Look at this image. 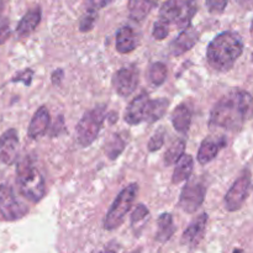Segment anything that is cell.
<instances>
[{
  "label": "cell",
  "instance_id": "1",
  "mask_svg": "<svg viewBox=\"0 0 253 253\" xmlns=\"http://www.w3.org/2000/svg\"><path fill=\"white\" fill-rule=\"evenodd\" d=\"M253 118V96L236 89L222 96L210 114L209 126L226 131H239Z\"/></svg>",
  "mask_w": 253,
  "mask_h": 253
},
{
  "label": "cell",
  "instance_id": "2",
  "mask_svg": "<svg viewBox=\"0 0 253 253\" xmlns=\"http://www.w3.org/2000/svg\"><path fill=\"white\" fill-rule=\"evenodd\" d=\"M244 52V41L236 32L225 31L217 35L207 51L208 63L217 72H227L234 67Z\"/></svg>",
  "mask_w": 253,
  "mask_h": 253
},
{
  "label": "cell",
  "instance_id": "3",
  "mask_svg": "<svg viewBox=\"0 0 253 253\" xmlns=\"http://www.w3.org/2000/svg\"><path fill=\"white\" fill-rule=\"evenodd\" d=\"M17 184L20 193L31 203H39L46 194L44 179L29 158L17 165Z\"/></svg>",
  "mask_w": 253,
  "mask_h": 253
},
{
  "label": "cell",
  "instance_id": "4",
  "mask_svg": "<svg viewBox=\"0 0 253 253\" xmlns=\"http://www.w3.org/2000/svg\"><path fill=\"white\" fill-rule=\"evenodd\" d=\"M106 109L104 105L95 106L91 110H88L79 123L77 124L76 136L77 142L83 147L90 146L98 137L99 132L104 125V121L106 119Z\"/></svg>",
  "mask_w": 253,
  "mask_h": 253
},
{
  "label": "cell",
  "instance_id": "5",
  "mask_svg": "<svg viewBox=\"0 0 253 253\" xmlns=\"http://www.w3.org/2000/svg\"><path fill=\"white\" fill-rule=\"evenodd\" d=\"M197 0H167L160 10V20L168 25L190 26L193 16L197 12Z\"/></svg>",
  "mask_w": 253,
  "mask_h": 253
},
{
  "label": "cell",
  "instance_id": "6",
  "mask_svg": "<svg viewBox=\"0 0 253 253\" xmlns=\"http://www.w3.org/2000/svg\"><path fill=\"white\" fill-rule=\"evenodd\" d=\"M138 192L137 184H130L128 187L124 188L119 195L116 197L115 202L111 205L110 210L108 211L104 221V227L106 230H115L120 226L125 220V216L132 208L135 198Z\"/></svg>",
  "mask_w": 253,
  "mask_h": 253
},
{
  "label": "cell",
  "instance_id": "7",
  "mask_svg": "<svg viewBox=\"0 0 253 253\" xmlns=\"http://www.w3.org/2000/svg\"><path fill=\"white\" fill-rule=\"evenodd\" d=\"M27 211H29L27 207L17 199L10 185H0V215L2 219L14 221L24 217Z\"/></svg>",
  "mask_w": 253,
  "mask_h": 253
},
{
  "label": "cell",
  "instance_id": "8",
  "mask_svg": "<svg viewBox=\"0 0 253 253\" xmlns=\"http://www.w3.org/2000/svg\"><path fill=\"white\" fill-rule=\"evenodd\" d=\"M250 188H251V172L246 169L237 178L236 182L225 195L224 202L227 211H237L241 209L250 194Z\"/></svg>",
  "mask_w": 253,
  "mask_h": 253
},
{
  "label": "cell",
  "instance_id": "9",
  "mask_svg": "<svg viewBox=\"0 0 253 253\" xmlns=\"http://www.w3.org/2000/svg\"><path fill=\"white\" fill-rule=\"evenodd\" d=\"M207 194V187L199 180H192L185 184L180 193L179 207L183 211L188 214H194L205 199Z\"/></svg>",
  "mask_w": 253,
  "mask_h": 253
},
{
  "label": "cell",
  "instance_id": "10",
  "mask_svg": "<svg viewBox=\"0 0 253 253\" xmlns=\"http://www.w3.org/2000/svg\"><path fill=\"white\" fill-rule=\"evenodd\" d=\"M113 85L121 96H128L138 85V72L136 68H121L114 74Z\"/></svg>",
  "mask_w": 253,
  "mask_h": 253
},
{
  "label": "cell",
  "instance_id": "11",
  "mask_svg": "<svg viewBox=\"0 0 253 253\" xmlns=\"http://www.w3.org/2000/svg\"><path fill=\"white\" fill-rule=\"evenodd\" d=\"M19 135L15 128L5 131L0 136V161L7 166L16 162L19 157Z\"/></svg>",
  "mask_w": 253,
  "mask_h": 253
},
{
  "label": "cell",
  "instance_id": "12",
  "mask_svg": "<svg viewBox=\"0 0 253 253\" xmlns=\"http://www.w3.org/2000/svg\"><path fill=\"white\" fill-rule=\"evenodd\" d=\"M150 95L146 91L138 94L125 111V121L130 125H138L147 119L148 105H150Z\"/></svg>",
  "mask_w": 253,
  "mask_h": 253
},
{
  "label": "cell",
  "instance_id": "13",
  "mask_svg": "<svg viewBox=\"0 0 253 253\" xmlns=\"http://www.w3.org/2000/svg\"><path fill=\"white\" fill-rule=\"evenodd\" d=\"M208 224V214H202L198 219H195L192 224L189 225L187 230L183 232L182 236V244L184 246L193 247L198 246L199 242L202 241V239L204 237L205 229H207Z\"/></svg>",
  "mask_w": 253,
  "mask_h": 253
},
{
  "label": "cell",
  "instance_id": "14",
  "mask_svg": "<svg viewBox=\"0 0 253 253\" xmlns=\"http://www.w3.org/2000/svg\"><path fill=\"white\" fill-rule=\"evenodd\" d=\"M199 40V34L192 26H188L178 35L177 39L170 43V51L174 56H182L185 52L190 51Z\"/></svg>",
  "mask_w": 253,
  "mask_h": 253
},
{
  "label": "cell",
  "instance_id": "15",
  "mask_svg": "<svg viewBox=\"0 0 253 253\" xmlns=\"http://www.w3.org/2000/svg\"><path fill=\"white\" fill-rule=\"evenodd\" d=\"M225 145H226V141L224 138H205L198 151V162L200 165L210 163L212 160H215V157L219 155L220 150L225 147Z\"/></svg>",
  "mask_w": 253,
  "mask_h": 253
},
{
  "label": "cell",
  "instance_id": "16",
  "mask_svg": "<svg viewBox=\"0 0 253 253\" xmlns=\"http://www.w3.org/2000/svg\"><path fill=\"white\" fill-rule=\"evenodd\" d=\"M49 123H51V116H49V111L47 110L46 106L39 108V110L32 116L31 123L29 125V130H27L29 137L35 140V138L44 135L48 130Z\"/></svg>",
  "mask_w": 253,
  "mask_h": 253
},
{
  "label": "cell",
  "instance_id": "17",
  "mask_svg": "<svg viewBox=\"0 0 253 253\" xmlns=\"http://www.w3.org/2000/svg\"><path fill=\"white\" fill-rule=\"evenodd\" d=\"M138 46V37L130 26H123L116 32V49L119 53H130Z\"/></svg>",
  "mask_w": 253,
  "mask_h": 253
},
{
  "label": "cell",
  "instance_id": "18",
  "mask_svg": "<svg viewBox=\"0 0 253 253\" xmlns=\"http://www.w3.org/2000/svg\"><path fill=\"white\" fill-rule=\"evenodd\" d=\"M40 21H41V7L36 6L34 9L29 10L24 15V17L20 20L19 24H17V36L24 39V37H27L29 35H31L36 30V27L39 26Z\"/></svg>",
  "mask_w": 253,
  "mask_h": 253
},
{
  "label": "cell",
  "instance_id": "19",
  "mask_svg": "<svg viewBox=\"0 0 253 253\" xmlns=\"http://www.w3.org/2000/svg\"><path fill=\"white\" fill-rule=\"evenodd\" d=\"M192 109L187 104H180L172 113L173 127L180 133H187L192 124Z\"/></svg>",
  "mask_w": 253,
  "mask_h": 253
},
{
  "label": "cell",
  "instance_id": "20",
  "mask_svg": "<svg viewBox=\"0 0 253 253\" xmlns=\"http://www.w3.org/2000/svg\"><path fill=\"white\" fill-rule=\"evenodd\" d=\"M128 14L133 21H142L155 7L153 0H128Z\"/></svg>",
  "mask_w": 253,
  "mask_h": 253
},
{
  "label": "cell",
  "instance_id": "21",
  "mask_svg": "<svg viewBox=\"0 0 253 253\" xmlns=\"http://www.w3.org/2000/svg\"><path fill=\"white\" fill-rule=\"evenodd\" d=\"M193 167H194V161L190 155H184L178 163L175 165L174 172L172 175V183L173 184H179V183L184 182L190 177L193 172Z\"/></svg>",
  "mask_w": 253,
  "mask_h": 253
},
{
  "label": "cell",
  "instance_id": "22",
  "mask_svg": "<svg viewBox=\"0 0 253 253\" xmlns=\"http://www.w3.org/2000/svg\"><path fill=\"white\" fill-rule=\"evenodd\" d=\"M158 229L156 232V240L161 244H165V242L169 241L170 237L174 235L175 232V226L174 222H173V217L170 214H162L158 217Z\"/></svg>",
  "mask_w": 253,
  "mask_h": 253
},
{
  "label": "cell",
  "instance_id": "23",
  "mask_svg": "<svg viewBox=\"0 0 253 253\" xmlns=\"http://www.w3.org/2000/svg\"><path fill=\"white\" fill-rule=\"evenodd\" d=\"M168 106H169V101L166 98L156 99V100H152V99H151L150 105H148V113L146 121L150 124H153L157 120H160V119H162L163 116H165L166 111H167Z\"/></svg>",
  "mask_w": 253,
  "mask_h": 253
},
{
  "label": "cell",
  "instance_id": "24",
  "mask_svg": "<svg viewBox=\"0 0 253 253\" xmlns=\"http://www.w3.org/2000/svg\"><path fill=\"white\" fill-rule=\"evenodd\" d=\"M125 141L123 140L120 135L118 133H114L108 141H106L105 146H104V151H105V155L108 156L110 160H116L119 156L123 153V151L125 150Z\"/></svg>",
  "mask_w": 253,
  "mask_h": 253
},
{
  "label": "cell",
  "instance_id": "25",
  "mask_svg": "<svg viewBox=\"0 0 253 253\" xmlns=\"http://www.w3.org/2000/svg\"><path fill=\"white\" fill-rule=\"evenodd\" d=\"M185 150V142L184 140H175L169 148L167 150L165 155V165L166 166H173L177 165L178 161L184 156Z\"/></svg>",
  "mask_w": 253,
  "mask_h": 253
},
{
  "label": "cell",
  "instance_id": "26",
  "mask_svg": "<svg viewBox=\"0 0 253 253\" xmlns=\"http://www.w3.org/2000/svg\"><path fill=\"white\" fill-rule=\"evenodd\" d=\"M168 76V69L166 67L165 63L162 62H156L152 66L150 67V71H148V77H150V81L153 85L160 86L167 81Z\"/></svg>",
  "mask_w": 253,
  "mask_h": 253
},
{
  "label": "cell",
  "instance_id": "27",
  "mask_svg": "<svg viewBox=\"0 0 253 253\" xmlns=\"http://www.w3.org/2000/svg\"><path fill=\"white\" fill-rule=\"evenodd\" d=\"M96 17H98V15H96V10L89 9V11L82 17L81 22H79V30H81L82 32L90 31V30L94 27V25H95Z\"/></svg>",
  "mask_w": 253,
  "mask_h": 253
},
{
  "label": "cell",
  "instance_id": "28",
  "mask_svg": "<svg viewBox=\"0 0 253 253\" xmlns=\"http://www.w3.org/2000/svg\"><path fill=\"white\" fill-rule=\"evenodd\" d=\"M163 143H165V131L160 130L150 138V141H148V151H150V152H156V151L162 148Z\"/></svg>",
  "mask_w": 253,
  "mask_h": 253
},
{
  "label": "cell",
  "instance_id": "29",
  "mask_svg": "<svg viewBox=\"0 0 253 253\" xmlns=\"http://www.w3.org/2000/svg\"><path fill=\"white\" fill-rule=\"evenodd\" d=\"M148 214H150V211H148L147 207H145L143 204H138L137 207H136V209L133 210L132 215H131V224H132V226H136V225L140 224L141 221L146 220Z\"/></svg>",
  "mask_w": 253,
  "mask_h": 253
},
{
  "label": "cell",
  "instance_id": "30",
  "mask_svg": "<svg viewBox=\"0 0 253 253\" xmlns=\"http://www.w3.org/2000/svg\"><path fill=\"white\" fill-rule=\"evenodd\" d=\"M168 34H169V25L161 21V20L155 22L152 30V36L156 40H165L168 36Z\"/></svg>",
  "mask_w": 253,
  "mask_h": 253
},
{
  "label": "cell",
  "instance_id": "31",
  "mask_svg": "<svg viewBox=\"0 0 253 253\" xmlns=\"http://www.w3.org/2000/svg\"><path fill=\"white\" fill-rule=\"evenodd\" d=\"M208 10L211 14H221L227 6V0H205Z\"/></svg>",
  "mask_w": 253,
  "mask_h": 253
},
{
  "label": "cell",
  "instance_id": "32",
  "mask_svg": "<svg viewBox=\"0 0 253 253\" xmlns=\"http://www.w3.org/2000/svg\"><path fill=\"white\" fill-rule=\"evenodd\" d=\"M32 77H34V71L27 68L25 69V71L20 72L19 74H16V76L11 79V82H14V83H16V82H21V83H24L25 85L29 86L32 82Z\"/></svg>",
  "mask_w": 253,
  "mask_h": 253
},
{
  "label": "cell",
  "instance_id": "33",
  "mask_svg": "<svg viewBox=\"0 0 253 253\" xmlns=\"http://www.w3.org/2000/svg\"><path fill=\"white\" fill-rule=\"evenodd\" d=\"M10 35H11V30H10V25L7 20L0 21V44L5 43L9 40Z\"/></svg>",
  "mask_w": 253,
  "mask_h": 253
},
{
  "label": "cell",
  "instance_id": "34",
  "mask_svg": "<svg viewBox=\"0 0 253 253\" xmlns=\"http://www.w3.org/2000/svg\"><path fill=\"white\" fill-rule=\"evenodd\" d=\"M89 5H90V9L93 10H99L105 7L106 5L110 4L113 0H88Z\"/></svg>",
  "mask_w": 253,
  "mask_h": 253
},
{
  "label": "cell",
  "instance_id": "35",
  "mask_svg": "<svg viewBox=\"0 0 253 253\" xmlns=\"http://www.w3.org/2000/svg\"><path fill=\"white\" fill-rule=\"evenodd\" d=\"M62 79H63V71H62V69H56V71L52 73V83H53L54 85H58V84H61Z\"/></svg>",
  "mask_w": 253,
  "mask_h": 253
},
{
  "label": "cell",
  "instance_id": "36",
  "mask_svg": "<svg viewBox=\"0 0 253 253\" xmlns=\"http://www.w3.org/2000/svg\"><path fill=\"white\" fill-rule=\"evenodd\" d=\"M64 125H63V118L62 116H58L56 120V124H54L53 126V132H52V135L56 136V135H59L61 133V128H63Z\"/></svg>",
  "mask_w": 253,
  "mask_h": 253
},
{
  "label": "cell",
  "instance_id": "37",
  "mask_svg": "<svg viewBox=\"0 0 253 253\" xmlns=\"http://www.w3.org/2000/svg\"><path fill=\"white\" fill-rule=\"evenodd\" d=\"M245 9H253V0H236Z\"/></svg>",
  "mask_w": 253,
  "mask_h": 253
},
{
  "label": "cell",
  "instance_id": "38",
  "mask_svg": "<svg viewBox=\"0 0 253 253\" xmlns=\"http://www.w3.org/2000/svg\"><path fill=\"white\" fill-rule=\"evenodd\" d=\"M2 11H4V1H2V0H0V16H1Z\"/></svg>",
  "mask_w": 253,
  "mask_h": 253
},
{
  "label": "cell",
  "instance_id": "39",
  "mask_svg": "<svg viewBox=\"0 0 253 253\" xmlns=\"http://www.w3.org/2000/svg\"><path fill=\"white\" fill-rule=\"evenodd\" d=\"M99 253H115V251H113V250H104V251H101Z\"/></svg>",
  "mask_w": 253,
  "mask_h": 253
},
{
  "label": "cell",
  "instance_id": "40",
  "mask_svg": "<svg viewBox=\"0 0 253 253\" xmlns=\"http://www.w3.org/2000/svg\"><path fill=\"white\" fill-rule=\"evenodd\" d=\"M251 34L253 35V20H252V25H251Z\"/></svg>",
  "mask_w": 253,
  "mask_h": 253
},
{
  "label": "cell",
  "instance_id": "41",
  "mask_svg": "<svg viewBox=\"0 0 253 253\" xmlns=\"http://www.w3.org/2000/svg\"><path fill=\"white\" fill-rule=\"evenodd\" d=\"M234 253H242L241 251H240V250H235V251H234Z\"/></svg>",
  "mask_w": 253,
  "mask_h": 253
},
{
  "label": "cell",
  "instance_id": "42",
  "mask_svg": "<svg viewBox=\"0 0 253 253\" xmlns=\"http://www.w3.org/2000/svg\"><path fill=\"white\" fill-rule=\"evenodd\" d=\"M252 61H253V53H252Z\"/></svg>",
  "mask_w": 253,
  "mask_h": 253
}]
</instances>
